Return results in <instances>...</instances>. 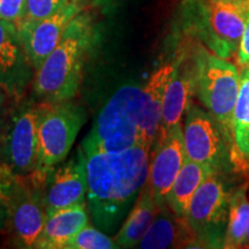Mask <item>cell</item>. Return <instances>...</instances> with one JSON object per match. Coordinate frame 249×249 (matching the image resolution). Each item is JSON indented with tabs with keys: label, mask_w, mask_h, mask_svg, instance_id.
Listing matches in <instances>:
<instances>
[{
	"label": "cell",
	"mask_w": 249,
	"mask_h": 249,
	"mask_svg": "<svg viewBox=\"0 0 249 249\" xmlns=\"http://www.w3.org/2000/svg\"><path fill=\"white\" fill-rule=\"evenodd\" d=\"M83 154L92 220L99 230L113 233L148 181L150 152L138 145L120 151Z\"/></svg>",
	"instance_id": "6da1fadb"
},
{
	"label": "cell",
	"mask_w": 249,
	"mask_h": 249,
	"mask_svg": "<svg viewBox=\"0 0 249 249\" xmlns=\"http://www.w3.org/2000/svg\"><path fill=\"white\" fill-rule=\"evenodd\" d=\"M89 43V21L77 15L57 48L35 71L34 90L43 103L66 102L76 95Z\"/></svg>",
	"instance_id": "7a4b0ae2"
},
{
	"label": "cell",
	"mask_w": 249,
	"mask_h": 249,
	"mask_svg": "<svg viewBox=\"0 0 249 249\" xmlns=\"http://www.w3.org/2000/svg\"><path fill=\"white\" fill-rule=\"evenodd\" d=\"M143 87H120L99 111L82 150L120 151L140 145V118Z\"/></svg>",
	"instance_id": "3957f363"
},
{
	"label": "cell",
	"mask_w": 249,
	"mask_h": 249,
	"mask_svg": "<svg viewBox=\"0 0 249 249\" xmlns=\"http://www.w3.org/2000/svg\"><path fill=\"white\" fill-rule=\"evenodd\" d=\"M5 169V167H4ZM43 185L34 174L18 177L5 169L0 196L7 210V226L15 244L34 248L46 220Z\"/></svg>",
	"instance_id": "277c9868"
},
{
	"label": "cell",
	"mask_w": 249,
	"mask_h": 249,
	"mask_svg": "<svg viewBox=\"0 0 249 249\" xmlns=\"http://www.w3.org/2000/svg\"><path fill=\"white\" fill-rule=\"evenodd\" d=\"M239 86L240 71L236 65L217 54L203 53L198 57L196 91L222 130L230 154L233 144V114Z\"/></svg>",
	"instance_id": "5b68a950"
},
{
	"label": "cell",
	"mask_w": 249,
	"mask_h": 249,
	"mask_svg": "<svg viewBox=\"0 0 249 249\" xmlns=\"http://www.w3.org/2000/svg\"><path fill=\"white\" fill-rule=\"evenodd\" d=\"M86 121L82 107L70 102L43 103L38 121V165L35 176L43 181L70 154Z\"/></svg>",
	"instance_id": "8992f818"
},
{
	"label": "cell",
	"mask_w": 249,
	"mask_h": 249,
	"mask_svg": "<svg viewBox=\"0 0 249 249\" xmlns=\"http://www.w3.org/2000/svg\"><path fill=\"white\" fill-rule=\"evenodd\" d=\"M231 193L222 173L217 172L209 174L195 192L185 220L197 244L223 248Z\"/></svg>",
	"instance_id": "52a82bcc"
},
{
	"label": "cell",
	"mask_w": 249,
	"mask_h": 249,
	"mask_svg": "<svg viewBox=\"0 0 249 249\" xmlns=\"http://www.w3.org/2000/svg\"><path fill=\"white\" fill-rule=\"evenodd\" d=\"M40 105L26 103L15 110L6 124L0 156L8 172L18 177L35 173L38 165V121Z\"/></svg>",
	"instance_id": "ba28073f"
},
{
	"label": "cell",
	"mask_w": 249,
	"mask_h": 249,
	"mask_svg": "<svg viewBox=\"0 0 249 249\" xmlns=\"http://www.w3.org/2000/svg\"><path fill=\"white\" fill-rule=\"evenodd\" d=\"M182 130L186 158L217 173L227 172L233 166L222 130L207 110L191 102Z\"/></svg>",
	"instance_id": "9c48e42d"
},
{
	"label": "cell",
	"mask_w": 249,
	"mask_h": 249,
	"mask_svg": "<svg viewBox=\"0 0 249 249\" xmlns=\"http://www.w3.org/2000/svg\"><path fill=\"white\" fill-rule=\"evenodd\" d=\"M202 35L224 59L234 57L249 14V0H203Z\"/></svg>",
	"instance_id": "30bf717a"
},
{
	"label": "cell",
	"mask_w": 249,
	"mask_h": 249,
	"mask_svg": "<svg viewBox=\"0 0 249 249\" xmlns=\"http://www.w3.org/2000/svg\"><path fill=\"white\" fill-rule=\"evenodd\" d=\"M80 13V6L71 1L43 20H21L17 23L18 35L35 71L42 66L60 42L67 27Z\"/></svg>",
	"instance_id": "8fae6325"
},
{
	"label": "cell",
	"mask_w": 249,
	"mask_h": 249,
	"mask_svg": "<svg viewBox=\"0 0 249 249\" xmlns=\"http://www.w3.org/2000/svg\"><path fill=\"white\" fill-rule=\"evenodd\" d=\"M87 191L86 157L80 148L70 160L52 169L44 181L43 198L46 214L86 203Z\"/></svg>",
	"instance_id": "7c38bea8"
},
{
	"label": "cell",
	"mask_w": 249,
	"mask_h": 249,
	"mask_svg": "<svg viewBox=\"0 0 249 249\" xmlns=\"http://www.w3.org/2000/svg\"><path fill=\"white\" fill-rule=\"evenodd\" d=\"M155 142L147 185L156 200L165 204L171 187L186 160L181 123L172 127L169 132L158 135Z\"/></svg>",
	"instance_id": "4fadbf2b"
},
{
	"label": "cell",
	"mask_w": 249,
	"mask_h": 249,
	"mask_svg": "<svg viewBox=\"0 0 249 249\" xmlns=\"http://www.w3.org/2000/svg\"><path fill=\"white\" fill-rule=\"evenodd\" d=\"M34 71L17 24L0 18V86L8 95L21 97L33 79Z\"/></svg>",
	"instance_id": "5bb4252c"
},
{
	"label": "cell",
	"mask_w": 249,
	"mask_h": 249,
	"mask_svg": "<svg viewBox=\"0 0 249 249\" xmlns=\"http://www.w3.org/2000/svg\"><path fill=\"white\" fill-rule=\"evenodd\" d=\"M174 68L176 64H166L158 68L143 87L140 118V147L149 152L158 135L165 92Z\"/></svg>",
	"instance_id": "9a60e30c"
},
{
	"label": "cell",
	"mask_w": 249,
	"mask_h": 249,
	"mask_svg": "<svg viewBox=\"0 0 249 249\" xmlns=\"http://www.w3.org/2000/svg\"><path fill=\"white\" fill-rule=\"evenodd\" d=\"M198 75V58L194 65H182L177 62L166 92H165L161 123L158 135L166 132L181 123L183 113L191 104L192 95L196 91ZM157 135V136H158Z\"/></svg>",
	"instance_id": "2e32d148"
},
{
	"label": "cell",
	"mask_w": 249,
	"mask_h": 249,
	"mask_svg": "<svg viewBox=\"0 0 249 249\" xmlns=\"http://www.w3.org/2000/svg\"><path fill=\"white\" fill-rule=\"evenodd\" d=\"M197 244V239L185 218L179 217L166 203L160 207L157 216L149 227L138 248L164 249L170 247H188Z\"/></svg>",
	"instance_id": "e0dca14e"
},
{
	"label": "cell",
	"mask_w": 249,
	"mask_h": 249,
	"mask_svg": "<svg viewBox=\"0 0 249 249\" xmlns=\"http://www.w3.org/2000/svg\"><path fill=\"white\" fill-rule=\"evenodd\" d=\"M88 225L86 203L46 214L42 232L34 248L60 249Z\"/></svg>",
	"instance_id": "ac0fdd59"
},
{
	"label": "cell",
	"mask_w": 249,
	"mask_h": 249,
	"mask_svg": "<svg viewBox=\"0 0 249 249\" xmlns=\"http://www.w3.org/2000/svg\"><path fill=\"white\" fill-rule=\"evenodd\" d=\"M160 202L156 200L155 195L145 183L135 203L129 210L126 219L117 232L116 240L119 248L138 247L140 241L144 236L149 227L157 216L160 207Z\"/></svg>",
	"instance_id": "d6986e66"
},
{
	"label": "cell",
	"mask_w": 249,
	"mask_h": 249,
	"mask_svg": "<svg viewBox=\"0 0 249 249\" xmlns=\"http://www.w3.org/2000/svg\"><path fill=\"white\" fill-rule=\"evenodd\" d=\"M231 160L235 171L249 169V67L240 70V86L233 114Z\"/></svg>",
	"instance_id": "ffe728a7"
},
{
	"label": "cell",
	"mask_w": 249,
	"mask_h": 249,
	"mask_svg": "<svg viewBox=\"0 0 249 249\" xmlns=\"http://www.w3.org/2000/svg\"><path fill=\"white\" fill-rule=\"evenodd\" d=\"M211 173H213V171L204 165L186 158L183 166L167 194L166 204L171 210L179 217L185 218L195 192Z\"/></svg>",
	"instance_id": "44dd1931"
},
{
	"label": "cell",
	"mask_w": 249,
	"mask_h": 249,
	"mask_svg": "<svg viewBox=\"0 0 249 249\" xmlns=\"http://www.w3.org/2000/svg\"><path fill=\"white\" fill-rule=\"evenodd\" d=\"M249 231V182L232 191L230 196L223 248H245Z\"/></svg>",
	"instance_id": "7402d4cb"
},
{
	"label": "cell",
	"mask_w": 249,
	"mask_h": 249,
	"mask_svg": "<svg viewBox=\"0 0 249 249\" xmlns=\"http://www.w3.org/2000/svg\"><path fill=\"white\" fill-rule=\"evenodd\" d=\"M118 247L116 240L102 230L87 225L68 241L64 249H113Z\"/></svg>",
	"instance_id": "603a6c76"
},
{
	"label": "cell",
	"mask_w": 249,
	"mask_h": 249,
	"mask_svg": "<svg viewBox=\"0 0 249 249\" xmlns=\"http://www.w3.org/2000/svg\"><path fill=\"white\" fill-rule=\"evenodd\" d=\"M70 2H71V0H26L24 20H43L54 14Z\"/></svg>",
	"instance_id": "cb8c5ba5"
},
{
	"label": "cell",
	"mask_w": 249,
	"mask_h": 249,
	"mask_svg": "<svg viewBox=\"0 0 249 249\" xmlns=\"http://www.w3.org/2000/svg\"><path fill=\"white\" fill-rule=\"evenodd\" d=\"M26 15V0H0V18L17 24Z\"/></svg>",
	"instance_id": "d4e9b609"
},
{
	"label": "cell",
	"mask_w": 249,
	"mask_h": 249,
	"mask_svg": "<svg viewBox=\"0 0 249 249\" xmlns=\"http://www.w3.org/2000/svg\"><path fill=\"white\" fill-rule=\"evenodd\" d=\"M236 65H238L239 70L241 68L249 67V14L247 18V22L242 34L240 44H239L238 52L235 54Z\"/></svg>",
	"instance_id": "484cf974"
},
{
	"label": "cell",
	"mask_w": 249,
	"mask_h": 249,
	"mask_svg": "<svg viewBox=\"0 0 249 249\" xmlns=\"http://www.w3.org/2000/svg\"><path fill=\"white\" fill-rule=\"evenodd\" d=\"M5 226H7V210H6V205L0 196V232Z\"/></svg>",
	"instance_id": "4316f807"
},
{
	"label": "cell",
	"mask_w": 249,
	"mask_h": 249,
	"mask_svg": "<svg viewBox=\"0 0 249 249\" xmlns=\"http://www.w3.org/2000/svg\"><path fill=\"white\" fill-rule=\"evenodd\" d=\"M7 91L0 86V117L4 114L6 107V101H7Z\"/></svg>",
	"instance_id": "83f0119b"
},
{
	"label": "cell",
	"mask_w": 249,
	"mask_h": 249,
	"mask_svg": "<svg viewBox=\"0 0 249 249\" xmlns=\"http://www.w3.org/2000/svg\"><path fill=\"white\" fill-rule=\"evenodd\" d=\"M4 171H5L4 166H1V165H0V180H1V178H2V174H4Z\"/></svg>",
	"instance_id": "f1b7e54d"
},
{
	"label": "cell",
	"mask_w": 249,
	"mask_h": 249,
	"mask_svg": "<svg viewBox=\"0 0 249 249\" xmlns=\"http://www.w3.org/2000/svg\"><path fill=\"white\" fill-rule=\"evenodd\" d=\"M245 248H249V231H248V234H247V240H246Z\"/></svg>",
	"instance_id": "f546056e"
}]
</instances>
